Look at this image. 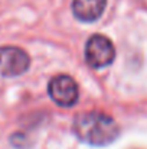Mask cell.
I'll return each instance as SVG.
<instances>
[{"instance_id":"1","label":"cell","mask_w":147,"mask_h":149,"mask_svg":"<svg viewBox=\"0 0 147 149\" xmlns=\"http://www.w3.org/2000/svg\"><path fill=\"white\" fill-rule=\"evenodd\" d=\"M75 136L92 146H105L120 136L117 122L102 111H84L75 116L72 123Z\"/></svg>"},{"instance_id":"4","label":"cell","mask_w":147,"mask_h":149,"mask_svg":"<svg viewBox=\"0 0 147 149\" xmlns=\"http://www.w3.org/2000/svg\"><path fill=\"white\" fill-rule=\"evenodd\" d=\"M48 93L58 106L71 107L78 101V86L69 75H56L49 81Z\"/></svg>"},{"instance_id":"3","label":"cell","mask_w":147,"mask_h":149,"mask_svg":"<svg viewBox=\"0 0 147 149\" xmlns=\"http://www.w3.org/2000/svg\"><path fill=\"white\" fill-rule=\"evenodd\" d=\"M30 67V56L17 47H0V75L17 77Z\"/></svg>"},{"instance_id":"5","label":"cell","mask_w":147,"mask_h":149,"mask_svg":"<svg viewBox=\"0 0 147 149\" xmlns=\"http://www.w3.org/2000/svg\"><path fill=\"white\" fill-rule=\"evenodd\" d=\"M107 7V0H72V12L81 22H95Z\"/></svg>"},{"instance_id":"2","label":"cell","mask_w":147,"mask_h":149,"mask_svg":"<svg viewBox=\"0 0 147 149\" xmlns=\"http://www.w3.org/2000/svg\"><path fill=\"white\" fill-rule=\"evenodd\" d=\"M115 58L112 42L104 35H92L85 44V61L92 68H104Z\"/></svg>"}]
</instances>
